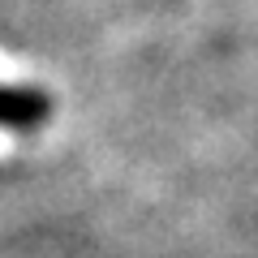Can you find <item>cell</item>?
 Wrapping results in <instances>:
<instances>
[{
    "label": "cell",
    "mask_w": 258,
    "mask_h": 258,
    "mask_svg": "<svg viewBox=\"0 0 258 258\" xmlns=\"http://www.w3.org/2000/svg\"><path fill=\"white\" fill-rule=\"evenodd\" d=\"M52 112V99L35 86H0V129H18L30 134L39 129Z\"/></svg>",
    "instance_id": "1"
}]
</instances>
